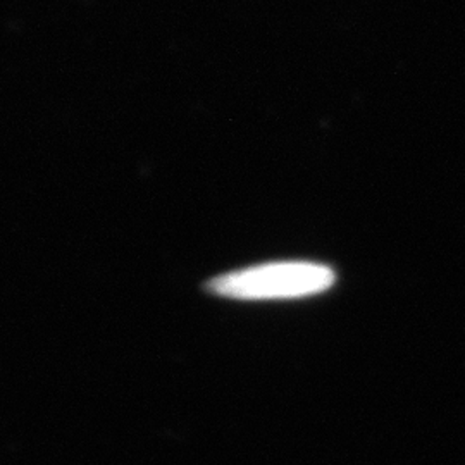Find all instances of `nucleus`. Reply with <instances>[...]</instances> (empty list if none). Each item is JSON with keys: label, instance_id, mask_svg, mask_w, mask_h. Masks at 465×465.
I'll return each mask as SVG.
<instances>
[{"label": "nucleus", "instance_id": "nucleus-1", "mask_svg": "<svg viewBox=\"0 0 465 465\" xmlns=\"http://www.w3.org/2000/svg\"><path fill=\"white\" fill-rule=\"evenodd\" d=\"M336 282L331 267L305 261L269 262L221 274L207 282V290L223 299H303L330 290Z\"/></svg>", "mask_w": 465, "mask_h": 465}]
</instances>
